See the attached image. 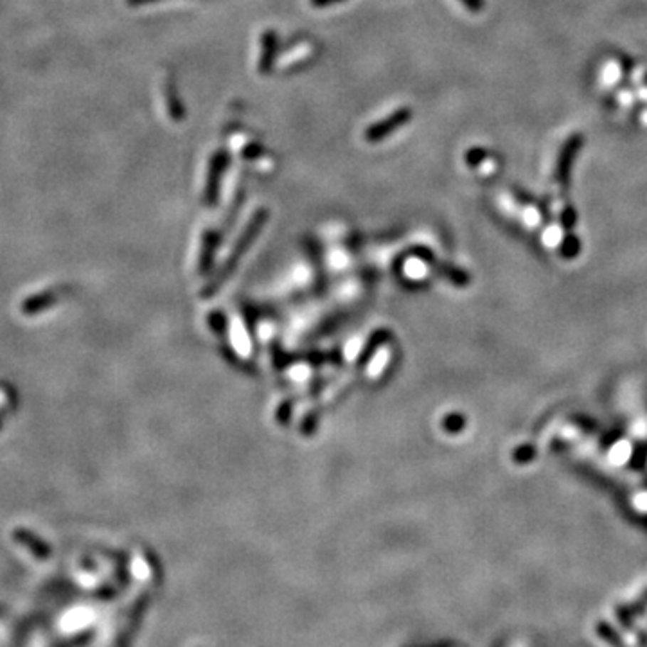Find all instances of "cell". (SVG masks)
I'll list each match as a JSON object with an SVG mask.
<instances>
[{
    "label": "cell",
    "mask_w": 647,
    "mask_h": 647,
    "mask_svg": "<svg viewBox=\"0 0 647 647\" xmlns=\"http://www.w3.org/2000/svg\"><path fill=\"white\" fill-rule=\"evenodd\" d=\"M410 119H412V110H410V108H406V106L398 108L396 112L386 115L385 119L369 126V128L365 130V140L371 144L379 142V140L386 139V137H390L392 133L398 132L401 126L409 125Z\"/></svg>",
    "instance_id": "1"
},
{
    "label": "cell",
    "mask_w": 647,
    "mask_h": 647,
    "mask_svg": "<svg viewBox=\"0 0 647 647\" xmlns=\"http://www.w3.org/2000/svg\"><path fill=\"white\" fill-rule=\"evenodd\" d=\"M584 144V137L581 133H574V135L568 137L564 140L563 148H561L559 155H557V162H556V180L559 186H568L570 182V174H572V166H574V160L577 157V153L581 152Z\"/></svg>",
    "instance_id": "2"
},
{
    "label": "cell",
    "mask_w": 647,
    "mask_h": 647,
    "mask_svg": "<svg viewBox=\"0 0 647 647\" xmlns=\"http://www.w3.org/2000/svg\"><path fill=\"white\" fill-rule=\"evenodd\" d=\"M227 162H228V155H227V152H223V149H220V152L212 155L211 167H209V180H207V198L209 200H212V198L216 196V193H218V186H220L221 174H223L225 167H227Z\"/></svg>",
    "instance_id": "3"
},
{
    "label": "cell",
    "mask_w": 647,
    "mask_h": 647,
    "mask_svg": "<svg viewBox=\"0 0 647 647\" xmlns=\"http://www.w3.org/2000/svg\"><path fill=\"white\" fill-rule=\"evenodd\" d=\"M261 60H259V70L261 74H268L275 65L277 49H279V40L273 31H266L261 40Z\"/></svg>",
    "instance_id": "4"
},
{
    "label": "cell",
    "mask_w": 647,
    "mask_h": 647,
    "mask_svg": "<svg viewBox=\"0 0 647 647\" xmlns=\"http://www.w3.org/2000/svg\"><path fill=\"white\" fill-rule=\"evenodd\" d=\"M485 159H488V152H485L484 148H480V146H475V148H470L465 152V164L470 167L478 166V164L484 162Z\"/></svg>",
    "instance_id": "5"
},
{
    "label": "cell",
    "mask_w": 647,
    "mask_h": 647,
    "mask_svg": "<svg viewBox=\"0 0 647 647\" xmlns=\"http://www.w3.org/2000/svg\"><path fill=\"white\" fill-rule=\"evenodd\" d=\"M468 11L480 13L485 8V0H458Z\"/></svg>",
    "instance_id": "6"
},
{
    "label": "cell",
    "mask_w": 647,
    "mask_h": 647,
    "mask_svg": "<svg viewBox=\"0 0 647 647\" xmlns=\"http://www.w3.org/2000/svg\"><path fill=\"white\" fill-rule=\"evenodd\" d=\"M561 220H563V223H564V227H568L570 228L572 225L575 223V220H577V218H575V211L572 207H568V209H564V212H563V216H561Z\"/></svg>",
    "instance_id": "7"
},
{
    "label": "cell",
    "mask_w": 647,
    "mask_h": 647,
    "mask_svg": "<svg viewBox=\"0 0 647 647\" xmlns=\"http://www.w3.org/2000/svg\"><path fill=\"white\" fill-rule=\"evenodd\" d=\"M261 146H259V144H250L248 148L246 149H243V155L245 157H248V159H254V157H258V155H261Z\"/></svg>",
    "instance_id": "8"
},
{
    "label": "cell",
    "mask_w": 647,
    "mask_h": 647,
    "mask_svg": "<svg viewBox=\"0 0 647 647\" xmlns=\"http://www.w3.org/2000/svg\"><path fill=\"white\" fill-rule=\"evenodd\" d=\"M340 2H344V0H311V6H315V8H327V6L340 4Z\"/></svg>",
    "instance_id": "9"
},
{
    "label": "cell",
    "mask_w": 647,
    "mask_h": 647,
    "mask_svg": "<svg viewBox=\"0 0 647 647\" xmlns=\"http://www.w3.org/2000/svg\"><path fill=\"white\" fill-rule=\"evenodd\" d=\"M643 81H646V83H647V72H646V76H643Z\"/></svg>",
    "instance_id": "10"
}]
</instances>
